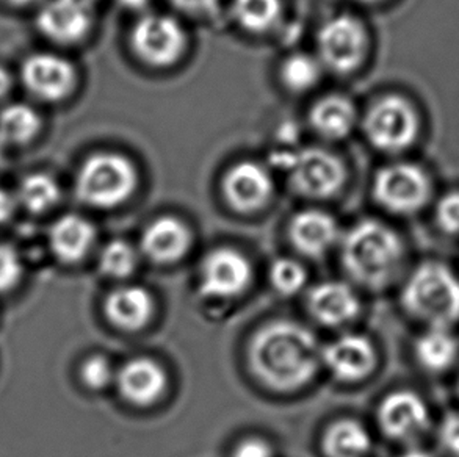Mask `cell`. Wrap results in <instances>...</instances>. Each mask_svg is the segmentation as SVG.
<instances>
[{"label": "cell", "instance_id": "6da1fadb", "mask_svg": "<svg viewBox=\"0 0 459 457\" xmlns=\"http://www.w3.org/2000/svg\"><path fill=\"white\" fill-rule=\"evenodd\" d=\"M248 362L268 389L293 392L316 377L322 348L316 335L299 323H268L249 341Z\"/></svg>", "mask_w": 459, "mask_h": 457}, {"label": "cell", "instance_id": "7a4b0ae2", "mask_svg": "<svg viewBox=\"0 0 459 457\" xmlns=\"http://www.w3.org/2000/svg\"><path fill=\"white\" fill-rule=\"evenodd\" d=\"M403 259V243L383 223L366 220L348 230L342 243V263L354 282L385 287Z\"/></svg>", "mask_w": 459, "mask_h": 457}, {"label": "cell", "instance_id": "3957f363", "mask_svg": "<svg viewBox=\"0 0 459 457\" xmlns=\"http://www.w3.org/2000/svg\"><path fill=\"white\" fill-rule=\"evenodd\" d=\"M402 301L411 315L431 328H448L459 320V280L442 263H423L404 285Z\"/></svg>", "mask_w": 459, "mask_h": 457}, {"label": "cell", "instance_id": "277c9868", "mask_svg": "<svg viewBox=\"0 0 459 457\" xmlns=\"http://www.w3.org/2000/svg\"><path fill=\"white\" fill-rule=\"evenodd\" d=\"M137 186L131 161L119 154H94L82 163L75 196L94 209H113L129 199Z\"/></svg>", "mask_w": 459, "mask_h": 457}, {"label": "cell", "instance_id": "5b68a950", "mask_svg": "<svg viewBox=\"0 0 459 457\" xmlns=\"http://www.w3.org/2000/svg\"><path fill=\"white\" fill-rule=\"evenodd\" d=\"M19 79L25 91L43 104L63 102L77 87L74 65L54 52H35L25 56Z\"/></svg>", "mask_w": 459, "mask_h": 457}, {"label": "cell", "instance_id": "8992f818", "mask_svg": "<svg viewBox=\"0 0 459 457\" xmlns=\"http://www.w3.org/2000/svg\"><path fill=\"white\" fill-rule=\"evenodd\" d=\"M364 129L373 146L385 152H400L416 140L419 117L406 100L387 96L367 113Z\"/></svg>", "mask_w": 459, "mask_h": 457}, {"label": "cell", "instance_id": "52a82bcc", "mask_svg": "<svg viewBox=\"0 0 459 457\" xmlns=\"http://www.w3.org/2000/svg\"><path fill=\"white\" fill-rule=\"evenodd\" d=\"M429 180L420 168L408 163L391 165L379 171L373 193L385 211L408 215L422 209L429 198Z\"/></svg>", "mask_w": 459, "mask_h": 457}, {"label": "cell", "instance_id": "ba28073f", "mask_svg": "<svg viewBox=\"0 0 459 457\" xmlns=\"http://www.w3.org/2000/svg\"><path fill=\"white\" fill-rule=\"evenodd\" d=\"M322 62L339 74L359 66L367 52V33L358 19L341 14L329 19L318 31Z\"/></svg>", "mask_w": 459, "mask_h": 457}, {"label": "cell", "instance_id": "9c48e42d", "mask_svg": "<svg viewBox=\"0 0 459 457\" xmlns=\"http://www.w3.org/2000/svg\"><path fill=\"white\" fill-rule=\"evenodd\" d=\"M132 49L144 63L169 66L179 58L186 35L176 19L165 14H146L132 30Z\"/></svg>", "mask_w": 459, "mask_h": 457}, {"label": "cell", "instance_id": "30bf717a", "mask_svg": "<svg viewBox=\"0 0 459 457\" xmlns=\"http://www.w3.org/2000/svg\"><path fill=\"white\" fill-rule=\"evenodd\" d=\"M292 185L307 198H329L341 190L345 169L341 160L323 149H306L287 160Z\"/></svg>", "mask_w": 459, "mask_h": 457}, {"label": "cell", "instance_id": "8fae6325", "mask_svg": "<svg viewBox=\"0 0 459 457\" xmlns=\"http://www.w3.org/2000/svg\"><path fill=\"white\" fill-rule=\"evenodd\" d=\"M37 30L58 46L81 43L93 25V13L87 0H44L37 13Z\"/></svg>", "mask_w": 459, "mask_h": 457}, {"label": "cell", "instance_id": "7c38bea8", "mask_svg": "<svg viewBox=\"0 0 459 457\" xmlns=\"http://www.w3.org/2000/svg\"><path fill=\"white\" fill-rule=\"evenodd\" d=\"M253 279L249 260L230 247L213 249L201 265V293L209 297H234L248 289Z\"/></svg>", "mask_w": 459, "mask_h": 457}, {"label": "cell", "instance_id": "4fadbf2b", "mask_svg": "<svg viewBox=\"0 0 459 457\" xmlns=\"http://www.w3.org/2000/svg\"><path fill=\"white\" fill-rule=\"evenodd\" d=\"M322 362L342 383H359L377 366V351L364 335H342L322 349Z\"/></svg>", "mask_w": 459, "mask_h": 457}, {"label": "cell", "instance_id": "5bb4252c", "mask_svg": "<svg viewBox=\"0 0 459 457\" xmlns=\"http://www.w3.org/2000/svg\"><path fill=\"white\" fill-rule=\"evenodd\" d=\"M379 427L395 440H412L429 427V409L412 392H394L378 409Z\"/></svg>", "mask_w": 459, "mask_h": 457}, {"label": "cell", "instance_id": "9a60e30c", "mask_svg": "<svg viewBox=\"0 0 459 457\" xmlns=\"http://www.w3.org/2000/svg\"><path fill=\"white\" fill-rule=\"evenodd\" d=\"M117 385L126 401L148 408L159 401L167 390L165 370L150 358H132L117 371Z\"/></svg>", "mask_w": 459, "mask_h": 457}, {"label": "cell", "instance_id": "2e32d148", "mask_svg": "<svg viewBox=\"0 0 459 457\" xmlns=\"http://www.w3.org/2000/svg\"><path fill=\"white\" fill-rule=\"evenodd\" d=\"M223 190L232 209L249 213L267 204L273 192V182L261 165L255 161H242L226 174Z\"/></svg>", "mask_w": 459, "mask_h": 457}, {"label": "cell", "instance_id": "e0dca14e", "mask_svg": "<svg viewBox=\"0 0 459 457\" xmlns=\"http://www.w3.org/2000/svg\"><path fill=\"white\" fill-rule=\"evenodd\" d=\"M96 241V228L87 218L68 213L52 224L48 234V245L63 265H75L91 253Z\"/></svg>", "mask_w": 459, "mask_h": 457}, {"label": "cell", "instance_id": "ac0fdd59", "mask_svg": "<svg viewBox=\"0 0 459 457\" xmlns=\"http://www.w3.org/2000/svg\"><path fill=\"white\" fill-rule=\"evenodd\" d=\"M154 297L137 285L110 291L104 301V315L115 328L135 332L143 329L154 315Z\"/></svg>", "mask_w": 459, "mask_h": 457}, {"label": "cell", "instance_id": "d6986e66", "mask_svg": "<svg viewBox=\"0 0 459 457\" xmlns=\"http://www.w3.org/2000/svg\"><path fill=\"white\" fill-rule=\"evenodd\" d=\"M307 307L316 322L325 326H342L359 314V299L347 284L323 282L310 290Z\"/></svg>", "mask_w": 459, "mask_h": 457}, {"label": "cell", "instance_id": "ffe728a7", "mask_svg": "<svg viewBox=\"0 0 459 457\" xmlns=\"http://www.w3.org/2000/svg\"><path fill=\"white\" fill-rule=\"evenodd\" d=\"M192 246V234L178 218L161 217L146 228L142 249L155 263H173L182 259Z\"/></svg>", "mask_w": 459, "mask_h": 457}, {"label": "cell", "instance_id": "44dd1931", "mask_svg": "<svg viewBox=\"0 0 459 457\" xmlns=\"http://www.w3.org/2000/svg\"><path fill=\"white\" fill-rule=\"evenodd\" d=\"M334 218L322 211H305L295 215L289 228L293 246L307 257H322L339 240Z\"/></svg>", "mask_w": 459, "mask_h": 457}, {"label": "cell", "instance_id": "7402d4cb", "mask_svg": "<svg viewBox=\"0 0 459 457\" xmlns=\"http://www.w3.org/2000/svg\"><path fill=\"white\" fill-rule=\"evenodd\" d=\"M43 132V116L35 107L12 102L0 108V142L4 148H25Z\"/></svg>", "mask_w": 459, "mask_h": 457}, {"label": "cell", "instance_id": "603a6c76", "mask_svg": "<svg viewBox=\"0 0 459 457\" xmlns=\"http://www.w3.org/2000/svg\"><path fill=\"white\" fill-rule=\"evenodd\" d=\"M356 123V113L350 100L342 96H328L318 100L310 110V124L323 138L341 140Z\"/></svg>", "mask_w": 459, "mask_h": 457}, {"label": "cell", "instance_id": "cb8c5ba5", "mask_svg": "<svg viewBox=\"0 0 459 457\" xmlns=\"http://www.w3.org/2000/svg\"><path fill=\"white\" fill-rule=\"evenodd\" d=\"M14 199L18 207L30 215H44L58 205L62 199V188L54 176L35 171L21 179Z\"/></svg>", "mask_w": 459, "mask_h": 457}, {"label": "cell", "instance_id": "d4e9b609", "mask_svg": "<svg viewBox=\"0 0 459 457\" xmlns=\"http://www.w3.org/2000/svg\"><path fill=\"white\" fill-rule=\"evenodd\" d=\"M322 444L326 457H366L372 440L359 421L343 418L326 429Z\"/></svg>", "mask_w": 459, "mask_h": 457}, {"label": "cell", "instance_id": "484cf974", "mask_svg": "<svg viewBox=\"0 0 459 457\" xmlns=\"http://www.w3.org/2000/svg\"><path fill=\"white\" fill-rule=\"evenodd\" d=\"M458 341L447 328H431L417 341L416 356L429 371H442L454 364Z\"/></svg>", "mask_w": 459, "mask_h": 457}, {"label": "cell", "instance_id": "4316f807", "mask_svg": "<svg viewBox=\"0 0 459 457\" xmlns=\"http://www.w3.org/2000/svg\"><path fill=\"white\" fill-rule=\"evenodd\" d=\"M237 22L249 31H265L280 18V0H234Z\"/></svg>", "mask_w": 459, "mask_h": 457}, {"label": "cell", "instance_id": "83f0119b", "mask_svg": "<svg viewBox=\"0 0 459 457\" xmlns=\"http://www.w3.org/2000/svg\"><path fill=\"white\" fill-rule=\"evenodd\" d=\"M98 265L107 278H129L137 268V253L127 241L113 240L100 251Z\"/></svg>", "mask_w": 459, "mask_h": 457}, {"label": "cell", "instance_id": "f1b7e54d", "mask_svg": "<svg viewBox=\"0 0 459 457\" xmlns=\"http://www.w3.org/2000/svg\"><path fill=\"white\" fill-rule=\"evenodd\" d=\"M320 74H322L320 63L307 54H295L289 56L281 68V77L284 85L297 93L314 87L320 79Z\"/></svg>", "mask_w": 459, "mask_h": 457}, {"label": "cell", "instance_id": "f546056e", "mask_svg": "<svg viewBox=\"0 0 459 457\" xmlns=\"http://www.w3.org/2000/svg\"><path fill=\"white\" fill-rule=\"evenodd\" d=\"M307 280V272L305 268L299 265V262L292 259L274 260L273 265L270 268V282L273 285L274 290L282 297H293L303 287Z\"/></svg>", "mask_w": 459, "mask_h": 457}, {"label": "cell", "instance_id": "4dcf8cb0", "mask_svg": "<svg viewBox=\"0 0 459 457\" xmlns=\"http://www.w3.org/2000/svg\"><path fill=\"white\" fill-rule=\"evenodd\" d=\"M117 371L112 362L102 354H91L83 358L79 366V379L85 389L91 392H100L110 387L115 381Z\"/></svg>", "mask_w": 459, "mask_h": 457}, {"label": "cell", "instance_id": "1f68e13d", "mask_svg": "<svg viewBox=\"0 0 459 457\" xmlns=\"http://www.w3.org/2000/svg\"><path fill=\"white\" fill-rule=\"evenodd\" d=\"M24 278V263L18 249L12 245L0 243V297L8 295L21 284Z\"/></svg>", "mask_w": 459, "mask_h": 457}, {"label": "cell", "instance_id": "d6a6232c", "mask_svg": "<svg viewBox=\"0 0 459 457\" xmlns=\"http://www.w3.org/2000/svg\"><path fill=\"white\" fill-rule=\"evenodd\" d=\"M437 223L448 234H459V193H450L436 209Z\"/></svg>", "mask_w": 459, "mask_h": 457}, {"label": "cell", "instance_id": "836d02e7", "mask_svg": "<svg viewBox=\"0 0 459 457\" xmlns=\"http://www.w3.org/2000/svg\"><path fill=\"white\" fill-rule=\"evenodd\" d=\"M439 440L450 454L459 457V414H450L442 420Z\"/></svg>", "mask_w": 459, "mask_h": 457}, {"label": "cell", "instance_id": "e575fe53", "mask_svg": "<svg viewBox=\"0 0 459 457\" xmlns=\"http://www.w3.org/2000/svg\"><path fill=\"white\" fill-rule=\"evenodd\" d=\"M273 448L265 440L257 437L245 439L236 446L232 457H273Z\"/></svg>", "mask_w": 459, "mask_h": 457}, {"label": "cell", "instance_id": "d590c367", "mask_svg": "<svg viewBox=\"0 0 459 457\" xmlns=\"http://www.w3.org/2000/svg\"><path fill=\"white\" fill-rule=\"evenodd\" d=\"M178 10L192 14V16H203L215 12L218 0H169Z\"/></svg>", "mask_w": 459, "mask_h": 457}, {"label": "cell", "instance_id": "8d00e7d4", "mask_svg": "<svg viewBox=\"0 0 459 457\" xmlns=\"http://www.w3.org/2000/svg\"><path fill=\"white\" fill-rule=\"evenodd\" d=\"M16 209H18V204H16L14 194L0 186V226H4L12 220Z\"/></svg>", "mask_w": 459, "mask_h": 457}, {"label": "cell", "instance_id": "74e56055", "mask_svg": "<svg viewBox=\"0 0 459 457\" xmlns=\"http://www.w3.org/2000/svg\"><path fill=\"white\" fill-rule=\"evenodd\" d=\"M14 83H16V79H14L12 71L4 65H0V102H4V100L10 98Z\"/></svg>", "mask_w": 459, "mask_h": 457}, {"label": "cell", "instance_id": "f35d334b", "mask_svg": "<svg viewBox=\"0 0 459 457\" xmlns=\"http://www.w3.org/2000/svg\"><path fill=\"white\" fill-rule=\"evenodd\" d=\"M44 0H0V4L6 6H13V8H27L31 5H41Z\"/></svg>", "mask_w": 459, "mask_h": 457}, {"label": "cell", "instance_id": "ab89813d", "mask_svg": "<svg viewBox=\"0 0 459 457\" xmlns=\"http://www.w3.org/2000/svg\"><path fill=\"white\" fill-rule=\"evenodd\" d=\"M118 2L125 8H129V10H140V8L148 5L150 0H118Z\"/></svg>", "mask_w": 459, "mask_h": 457}, {"label": "cell", "instance_id": "60d3db41", "mask_svg": "<svg viewBox=\"0 0 459 457\" xmlns=\"http://www.w3.org/2000/svg\"><path fill=\"white\" fill-rule=\"evenodd\" d=\"M402 457H433L429 453L420 452V450H412V452L404 453Z\"/></svg>", "mask_w": 459, "mask_h": 457}, {"label": "cell", "instance_id": "b9f144b4", "mask_svg": "<svg viewBox=\"0 0 459 457\" xmlns=\"http://www.w3.org/2000/svg\"><path fill=\"white\" fill-rule=\"evenodd\" d=\"M4 155H5V148H4L2 142H0V167H2V163H4Z\"/></svg>", "mask_w": 459, "mask_h": 457}, {"label": "cell", "instance_id": "7bdbcfd3", "mask_svg": "<svg viewBox=\"0 0 459 457\" xmlns=\"http://www.w3.org/2000/svg\"><path fill=\"white\" fill-rule=\"evenodd\" d=\"M362 2H370V4H373V2H379V0H362Z\"/></svg>", "mask_w": 459, "mask_h": 457}]
</instances>
